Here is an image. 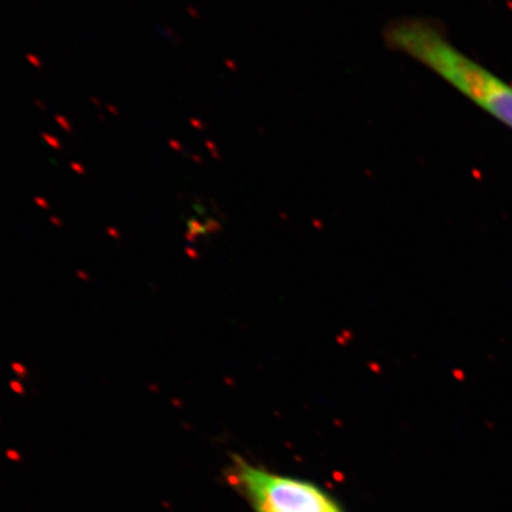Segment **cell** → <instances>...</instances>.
Instances as JSON below:
<instances>
[{
    "instance_id": "obj_1",
    "label": "cell",
    "mask_w": 512,
    "mask_h": 512,
    "mask_svg": "<svg viewBox=\"0 0 512 512\" xmlns=\"http://www.w3.org/2000/svg\"><path fill=\"white\" fill-rule=\"evenodd\" d=\"M387 46L412 57L458 93L512 128V84L454 46L429 20L409 18L387 26Z\"/></svg>"
},
{
    "instance_id": "obj_3",
    "label": "cell",
    "mask_w": 512,
    "mask_h": 512,
    "mask_svg": "<svg viewBox=\"0 0 512 512\" xmlns=\"http://www.w3.org/2000/svg\"><path fill=\"white\" fill-rule=\"evenodd\" d=\"M35 202L39 204V207L47 208V202L43 201L42 198L36 197Z\"/></svg>"
},
{
    "instance_id": "obj_2",
    "label": "cell",
    "mask_w": 512,
    "mask_h": 512,
    "mask_svg": "<svg viewBox=\"0 0 512 512\" xmlns=\"http://www.w3.org/2000/svg\"><path fill=\"white\" fill-rule=\"evenodd\" d=\"M227 480L255 512H342L338 501L319 485L272 473L241 457L232 458Z\"/></svg>"
}]
</instances>
